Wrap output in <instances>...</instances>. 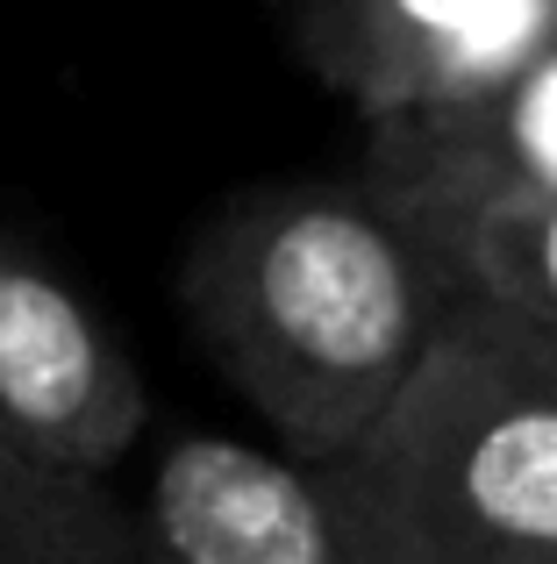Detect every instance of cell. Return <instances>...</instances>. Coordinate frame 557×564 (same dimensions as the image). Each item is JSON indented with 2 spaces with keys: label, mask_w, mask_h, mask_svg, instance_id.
Returning a JSON list of instances; mask_svg holds the SVG:
<instances>
[{
  "label": "cell",
  "mask_w": 557,
  "mask_h": 564,
  "mask_svg": "<svg viewBox=\"0 0 557 564\" xmlns=\"http://www.w3.org/2000/svg\"><path fill=\"white\" fill-rule=\"evenodd\" d=\"M429 236L364 180H286L222 200L179 258V307L293 465H343L393 414L444 329Z\"/></svg>",
  "instance_id": "obj_1"
},
{
  "label": "cell",
  "mask_w": 557,
  "mask_h": 564,
  "mask_svg": "<svg viewBox=\"0 0 557 564\" xmlns=\"http://www.w3.org/2000/svg\"><path fill=\"white\" fill-rule=\"evenodd\" d=\"M329 479L364 564H557V336L458 293Z\"/></svg>",
  "instance_id": "obj_2"
},
{
  "label": "cell",
  "mask_w": 557,
  "mask_h": 564,
  "mask_svg": "<svg viewBox=\"0 0 557 564\" xmlns=\"http://www.w3.org/2000/svg\"><path fill=\"white\" fill-rule=\"evenodd\" d=\"M293 57L364 129L458 115L557 43V0H272Z\"/></svg>",
  "instance_id": "obj_3"
},
{
  "label": "cell",
  "mask_w": 557,
  "mask_h": 564,
  "mask_svg": "<svg viewBox=\"0 0 557 564\" xmlns=\"http://www.w3.org/2000/svg\"><path fill=\"white\" fill-rule=\"evenodd\" d=\"M143 422L151 393L129 344L72 279L0 229V451L65 479H108Z\"/></svg>",
  "instance_id": "obj_4"
},
{
  "label": "cell",
  "mask_w": 557,
  "mask_h": 564,
  "mask_svg": "<svg viewBox=\"0 0 557 564\" xmlns=\"http://www.w3.org/2000/svg\"><path fill=\"white\" fill-rule=\"evenodd\" d=\"M129 529L136 564H364L329 471L243 436H172Z\"/></svg>",
  "instance_id": "obj_5"
},
{
  "label": "cell",
  "mask_w": 557,
  "mask_h": 564,
  "mask_svg": "<svg viewBox=\"0 0 557 564\" xmlns=\"http://www.w3.org/2000/svg\"><path fill=\"white\" fill-rule=\"evenodd\" d=\"M358 180L386 193L401 215L557 200V43L472 108L372 129Z\"/></svg>",
  "instance_id": "obj_6"
},
{
  "label": "cell",
  "mask_w": 557,
  "mask_h": 564,
  "mask_svg": "<svg viewBox=\"0 0 557 564\" xmlns=\"http://www.w3.org/2000/svg\"><path fill=\"white\" fill-rule=\"evenodd\" d=\"M444 258L450 286L557 336V200H487L407 215Z\"/></svg>",
  "instance_id": "obj_7"
},
{
  "label": "cell",
  "mask_w": 557,
  "mask_h": 564,
  "mask_svg": "<svg viewBox=\"0 0 557 564\" xmlns=\"http://www.w3.org/2000/svg\"><path fill=\"white\" fill-rule=\"evenodd\" d=\"M0 564H136V529L108 479H65L0 451Z\"/></svg>",
  "instance_id": "obj_8"
}]
</instances>
